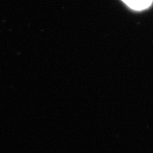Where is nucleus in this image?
I'll return each instance as SVG.
<instances>
[{
  "instance_id": "obj_1",
  "label": "nucleus",
  "mask_w": 153,
  "mask_h": 153,
  "mask_svg": "<svg viewBox=\"0 0 153 153\" xmlns=\"http://www.w3.org/2000/svg\"><path fill=\"white\" fill-rule=\"evenodd\" d=\"M128 7L136 10H142L149 7L153 0H122Z\"/></svg>"
}]
</instances>
